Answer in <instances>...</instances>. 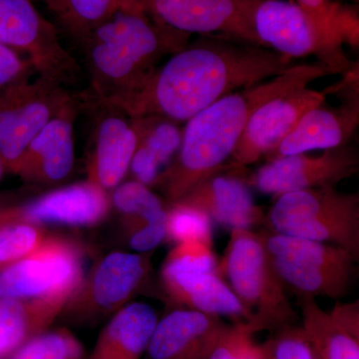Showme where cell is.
<instances>
[{
    "mask_svg": "<svg viewBox=\"0 0 359 359\" xmlns=\"http://www.w3.org/2000/svg\"><path fill=\"white\" fill-rule=\"evenodd\" d=\"M302 332L314 359H359V304L337 302L330 313L316 297H299Z\"/></svg>",
    "mask_w": 359,
    "mask_h": 359,
    "instance_id": "20",
    "label": "cell"
},
{
    "mask_svg": "<svg viewBox=\"0 0 359 359\" xmlns=\"http://www.w3.org/2000/svg\"><path fill=\"white\" fill-rule=\"evenodd\" d=\"M334 74L339 73L318 61L294 65L278 76L219 99L187 121L178 154L154 187L164 193L169 204L178 202L194 187L222 172L259 106Z\"/></svg>",
    "mask_w": 359,
    "mask_h": 359,
    "instance_id": "2",
    "label": "cell"
},
{
    "mask_svg": "<svg viewBox=\"0 0 359 359\" xmlns=\"http://www.w3.org/2000/svg\"><path fill=\"white\" fill-rule=\"evenodd\" d=\"M137 118L140 136L129 171L135 181L151 188L178 154L183 128L180 123L159 116Z\"/></svg>",
    "mask_w": 359,
    "mask_h": 359,
    "instance_id": "25",
    "label": "cell"
},
{
    "mask_svg": "<svg viewBox=\"0 0 359 359\" xmlns=\"http://www.w3.org/2000/svg\"><path fill=\"white\" fill-rule=\"evenodd\" d=\"M264 243L283 287L297 297H323L339 301L351 290L358 271L348 250L318 241L264 233Z\"/></svg>",
    "mask_w": 359,
    "mask_h": 359,
    "instance_id": "6",
    "label": "cell"
},
{
    "mask_svg": "<svg viewBox=\"0 0 359 359\" xmlns=\"http://www.w3.org/2000/svg\"><path fill=\"white\" fill-rule=\"evenodd\" d=\"M190 36L156 22L134 0H122L79 43L90 91L117 105L150 79L165 56L185 47Z\"/></svg>",
    "mask_w": 359,
    "mask_h": 359,
    "instance_id": "3",
    "label": "cell"
},
{
    "mask_svg": "<svg viewBox=\"0 0 359 359\" xmlns=\"http://www.w3.org/2000/svg\"><path fill=\"white\" fill-rule=\"evenodd\" d=\"M134 1L156 22L175 32L201 36L228 37L262 46L252 27L256 0Z\"/></svg>",
    "mask_w": 359,
    "mask_h": 359,
    "instance_id": "12",
    "label": "cell"
},
{
    "mask_svg": "<svg viewBox=\"0 0 359 359\" xmlns=\"http://www.w3.org/2000/svg\"><path fill=\"white\" fill-rule=\"evenodd\" d=\"M292 65V59L266 47L201 36L172 54L140 89L115 106L131 117L187 122L228 94L278 76Z\"/></svg>",
    "mask_w": 359,
    "mask_h": 359,
    "instance_id": "1",
    "label": "cell"
},
{
    "mask_svg": "<svg viewBox=\"0 0 359 359\" xmlns=\"http://www.w3.org/2000/svg\"><path fill=\"white\" fill-rule=\"evenodd\" d=\"M111 203L122 215L130 247L137 252H153L165 240L168 208L150 187L122 182L113 189Z\"/></svg>",
    "mask_w": 359,
    "mask_h": 359,
    "instance_id": "22",
    "label": "cell"
},
{
    "mask_svg": "<svg viewBox=\"0 0 359 359\" xmlns=\"http://www.w3.org/2000/svg\"><path fill=\"white\" fill-rule=\"evenodd\" d=\"M75 93L39 75L0 89V156L6 172L16 174L30 142Z\"/></svg>",
    "mask_w": 359,
    "mask_h": 359,
    "instance_id": "8",
    "label": "cell"
},
{
    "mask_svg": "<svg viewBox=\"0 0 359 359\" xmlns=\"http://www.w3.org/2000/svg\"><path fill=\"white\" fill-rule=\"evenodd\" d=\"M150 252H111L68 302L69 311L82 320H97L129 304L148 280Z\"/></svg>",
    "mask_w": 359,
    "mask_h": 359,
    "instance_id": "13",
    "label": "cell"
},
{
    "mask_svg": "<svg viewBox=\"0 0 359 359\" xmlns=\"http://www.w3.org/2000/svg\"><path fill=\"white\" fill-rule=\"evenodd\" d=\"M65 308L50 299H0V359L41 334Z\"/></svg>",
    "mask_w": 359,
    "mask_h": 359,
    "instance_id": "26",
    "label": "cell"
},
{
    "mask_svg": "<svg viewBox=\"0 0 359 359\" xmlns=\"http://www.w3.org/2000/svg\"><path fill=\"white\" fill-rule=\"evenodd\" d=\"M45 238L39 224L21 221L14 216L11 208H4L0 218V269L25 259Z\"/></svg>",
    "mask_w": 359,
    "mask_h": 359,
    "instance_id": "28",
    "label": "cell"
},
{
    "mask_svg": "<svg viewBox=\"0 0 359 359\" xmlns=\"http://www.w3.org/2000/svg\"><path fill=\"white\" fill-rule=\"evenodd\" d=\"M359 158L353 146L327 149L318 156L302 153L269 160L250 176V185L278 198L308 189L335 187L358 173Z\"/></svg>",
    "mask_w": 359,
    "mask_h": 359,
    "instance_id": "14",
    "label": "cell"
},
{
    "mask_svg": "<svg viewBox=\"0 0 359 359\" xmlns=\"http://www.w3.org/2000/svg\"><path fill=\"white\" fill-rule=\"evenodd\" d=\"M0 43L25 56L39 76L68 88L79 81L81 66L32 0H0Z\"/></svg>",
    "mask_w": 359,
    "mask_h": 359,
    "instance_id": "10",
    "label": "cell"
},
{
    "mask_svg": "<svg viewBox=\"0 0 359 359\" xmlns=\"http://www.w3.org/2000/svg\"><path fill=\"white\" fill-rule=\"evenodd\" d=\"M257 330L247 323H233L208 359H271L268 342L257 344Z\"/></svg>",
    "mask_w": 359,
    "mask_h": 359,
    "instance_id": "33",
    "label": "cell"
},
{
    "mask_svg": "<svg viewBox=\"0 0 359 359\" xmlns=\"http://www.w3.org/2000/svg\"><path fill=\"white\" fill-rule=\"evenodd\" d=\"M176 203L200 210L212 223L230 231L252 230L266 223V215L255 203L247 182L236 174L219 172L194 187Z\"/></svg>",
    "mask_w": 359,
    "mask_h": 359,
    "instance_id": "21",
    "label": "cell"
},
{
    "mask_svg": "<svg viewBox=\"0 0 359 359\" xmlns=\"http://www.w3.org/2000/svg\"><path fill=\"white\" fill-rule=\"evenodd\" d=\"M268 344L271 359H314L302 327L283 328Z\"/></svg>",
    "mask_w": 359,
    "mask_h": 359,
    "instance_id": "34",
    "label": "cell"
},
{
    "mask_svg": "<svg viewBox=\"0 0 359 359\" xmlns=\"http://www.w3.org/2000/svg\"><path fill=\"white\" fill-rule=\"evenodd\" d=\"M161 278L170 297L187 308L219 318H229L235 323H250L256 328L254 318L237 295L214 271L174 273Z\"/></svg>",
    "mask_w": 359,
    "mask_h": 359,
    "instance_id": "23",
    "label": "cell"
},
{
    "mask_svg": "<svg viewBox=\"0 0 359 359\" xmlns=\"http://www.w3.org/2000/svg\"><path fill=\"white\" fill-rule=\"evenodd\" d=\"M82 283L79 248L65 238H46L25 259L0 269V299H50L66 306Z\"/></svg>",
    "mask_w": 359,
    "mask_h": 359,
    "instance_id": "9",
    "label": "cell"
},
{
    "mask_svg": "<svg viewBox=\"0 0 359 359\" xmlns=\"http://www.w3.org/2000/svg\"><path fill=\"white\" fill-rule=\"evenodd\" d=\"M215 273L228 283L249 311L257 332H280L297 323V311L271 264L264 233L249 229L231 230Z\"/></svg>",
    "mask_w": 359,
    "mask_h": 359,
    "instance_id": "4",
    "label": "cell"
},
{
    "mask_svg": "<svg viewBox=\"0 0 359 359\" xmlns=\"http://www.w3.org/2000/svg\"><path fill=\"white\" fill-rule=\"evenodd\" d=\"M82 111L88 119L87 173L89 181L104 190L115 189L128 174L138 145L140 127L137 117L82 91Z\"/></svg>",
    "mask_w": 359,
    "mask_h": 359,
    "instance_id": "11",
    "label": "cell"
},
{
    "mask_svg": "<svg viewBox=\"0 0 359 359\" xmlns=\"http://www.w3.org/2000/svg\"><path fill=\"white\" fill-rule=\"evenodd\" d=\"M218 262L211 244L203 242L180 243L170 250L165 259L161 276L181 273H215Z\"/></svg>",
    "mask_w": 359,
    "mask_h": 359,
    "instance_id": "32",
    "label": "cell"
},
{
    "mask_svg": "<svg viewBox=\"0 0 359 359\" xmlns=\"http://www.w3.org/2000/svg\"><path fill=\"white\" fill-rule=\"evenodd\" d=\"M4 172H6V166H4V161H2L1 156H0V181L4 177Z\"/></svg>",
    "mask_w": 359,
    "mask_h": 359,
    "instance_id": "36",
    "label": "cell"
},
{
    "mask_svg": "<svg viewBox=\"0 0 359 359\" xmlns=\"http://www.w3.org/2000/svg\"><path fill=\"white\" fill-rule=\"evenodd\" d=\"M252 27L262 46L292 60L314 56L337 73L351 68L339 37L294 0H256Z\"/></svg>",
    "mask_w": 359,
    "mask_h": 359,
    "instance_id": "7",
    "label": "cell"
},
{
    "mask_svg": "<svg viewBox=\"0 0 359 359\" xmlns=\"http://www.w3.org/2000/svg\"><path fill=\"white\" fill-rule=\"evenodd\" d=\"M325 91L306 86L290 90L259 106L250 116L231 155L233 167L249 166L262 157H271L302 116L325 103Z\"/></svg>",
    "mask_w": 359,
    "mask_h": 359,
    "instance_id": "15",
    "label": "cell"
},
{
    "mask_svg": "<svg viewBox=\"0 0 359 359\" xmlns=\"http://www.w3.org/2000/svg\"><path fill=\"white\" fill-rule=\"evenodd\" d=\"M335 92L344 96L341 105L327 107L323 103L308 111L269 160L349 143L359 124L358 85L344 86Z\"/></svg>",
    "mask_w": 359,
    "mask_h": 359,
    "instance_id": "17",
    "label": "cell"
},
{
    "mask_svg": "<svg viewBox=\"0 0 359 359\" xmlns=\"http://www.w3.org/2000/svg\"><path fill=\"white\" fill-rule=\"evenodd\" d=\"M33 75L36 73L25 56L0 43V89Z\"/></svg>",
    "mask_w": 359,
    "mask_h": 359,
    "instance_id": "35",
    "label": "cell"
},
{
    "mask_svg": "<svg viewBox=\"0 0 359 359\" xmlns=\"http://www.w3.org/2000/svg\"><path fill=\"white\" fill-rule=\"evenodd\" d=\"M11 359H83L81 344L67 330L41 332L27 340Z\"/></svg>",
    "mask_w": 359,
    "mask_h": 359,
    "instance_id": "31",
    "label": "cell"
},
{
    "mask_svg": "<svg viewBox=\"0 0 359 359\" xmlns=\"http://www.w3.org/2000/svg\"><path fill=\"white\" fill-rule=\"evenodd\" d=\"M299 6L313 14L316 20L339 37L342 44L351 48L359 46V16L358 8L334 0H294Z\"/></svg>",
    "mask_w": 359,
    "mask_h": 359,
    "instance_id": "29",
    "label": "cell"
},
{
    "mask_svg": "<svg viewBox=\"0 0 359 359\" xmlns=\"http://www.w3.org/2000/svg\"><path fill=\"white\" fill-rule=\"evenodd\" d=\"M230 327L219 316L177 309L157 321L146 353L149 359H208Z\"/></svg>",
    "mask_w": 359,
    "mask_h": 359,
    "instance_id": "18",
    "label": "cell"
},
{
    "mask_svg": "<svg viewBox=\"0 0 359 359\" xmlns=\"http://www.w3.org/2000/svg\"><path fill=\"white\" fill-rule=\"evenodd\" d=\"M165 238L176 244L203 242L212 245V222L205 212L190 205L170 204Z\"/></svg>",
    "mask_w": 359,
    "mask_h": 359,
    "instance_id": "30",
    "label": "cell"
},
{
    "mask_svg": "<svg viewBox=\"0 0 359 359\" xmlns=\"http://www.w3.org/2000/svg\"><path fill=\"white\" fill-rule=\"evenodd\" d=\"M78 44L112 15L122 0H40Z\"/></svg>",
    "mask_w": 359,
    "mask_h": 359,
    "instance_id": "27",
    "label": "cell"
},
{
    "mask_svg": "<svg viewBox=\"0 0 359 359\" xmlns=\"http://www.w3.org/2000/svg\"><path fill=\"white\" fill-rule=\"evenodd\" d=\"M4 205H2L1 200H0V212H1V210L4 209Z\"/></svg>",
    "mask_w": 359,
    "mask_h": 359,
    "instance_id": "37",
    "label": "cell"
},
{
    "mask_svg": "<svg viewBox=\"0 0 359 359\" xmlns=\"http://www.w3.org/2000/svg\"><path fill=\"white\" fill-rule=\"evenodd\" d=\"M157 321V314L149 304H127L101 332L91 359H141Z\"/></svg>",
    "mask_w": 359,
    "mask_h": 359,
    "instance_id": "24",
    "label": "cell"
},
{
    "mask_svg": "<svg viewBox=\"0 0 359 359\" xmlns=\"http://www.w3.org/2000/svg\"><path fill=\"white\" fill-rule=\"evenodd\" d=\"M82 104V91H76L30 142L15 174L25 183L56 185L72 173L75 165V123L81 115Z\"/></svg>",
    "mask_w": 359,
    "mask_h": 359,
    "instance_id": "16",
    "label": "cell"
},
{
    "mask_svg": "<svg viewBox=\"0 0 359 359\" xmlns=\"http://www.w3.org/2000/svg\"><path fill=\"white\" fill-rule=\"evenodd\" d=\"M111 205L108 191L86 180L43 194L15 209L21 221L84 226L102 222Z\"/></svg>",
    "mask_w": 359,
    "mask_h": 359,
    "instance_id": "19",
    "label": "cell"
},
{
    "mask_svg": "<svg viewBox=\"0 0 359 359\" xmlns=\"http://www.w3.org/2000/svg\"><path fill=\"white\" fill-rule=\"evenodd\" d=\"M273 233L318 241L359 259V195L335 187L283 194L266 216Z\"/></svg>",
    "mask_w": 359,
    "mask_h": 359,
    "instance_id": "5",
    "label": "cell"
}]
</instances>
